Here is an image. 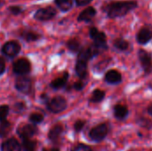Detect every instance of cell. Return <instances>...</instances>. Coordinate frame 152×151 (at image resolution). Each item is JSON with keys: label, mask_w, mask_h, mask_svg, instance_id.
I'll return each instance as SVG.
<instances>
[{"label": "cell", "mask_w": 152, "mask_h": 151, "mask_svg": "<svg viewBox=\"0 0 152 151\" xmlns=\"http://www.w3.org/2000/svg\"><path fill=\"white\" fill-rule=\"evenodd\" d=\"M63 133V127L61 125H55L52 127L48 133V138L52 142H57Z\"/></svg>", "instance_id": "5bb4252c"}, {"label": "cell", "mask_w": 152, "mask_h": 151, "mask_svg": "<svg viewBox=\"0 0 152 151\" xmlns=\"http://www.w3.org/2000/svg\"><path fill=\"white\" fill-rule=\"evenodd\" d=\"M148 112H149V114L152 117V104H151L150 107L148 108Z\"/></svg>", "instance_id": "e575fe53"}, {"label": "cell", "mask_w": 152, "mask_h": 151, "mask_svg": "<svg viewBox=\"0 0 152 151\" xmlns=\"http://www.w3.org/2000/svg\"><path fill=\"white\" fill-rule=\"evenodd\" d=\"M96 14V11L94 7H88L86 10H84L78 16L77 20L78 21H90Z\"/></svg>", "instance_id": "2e32d148"}, {"label": "cell", "mask_w": 152, "mask_h": 151, "mask_svg": "<svg viewBox=\"0 0 152 151\" xmlns=\"http://www.w3.org/2000/svg\"><path fill=\"white\" fill-rule=\"evenodd\" d=\"M67 45L69 49L71 50L72 52H77L80 48V43L77 39H70L68 42Z\"/></svg>", "instance_id": "cb8c5ba5"}, {"label": "cell", "mask_w": 152, "mask_h": 151, "mask_svg": "<svg viewBox=\"0 0 152 151\" xmlns=\"http://www.w3.org/2000/svg\"><path fill=\"white\" fill-rule=\"evenodd\" d=\"M71 151H92V148L88 145H86V144H83V143H79V144H77Z\"/></svg>", "instance_id": "4316f807"}, {"label": "cell", "mask_w": 152, "mask_h": 151, "mask_svg": "<svg viewBox=\"0 0 152 151\" xmlns=\"http://www.w3.org/2000/svg\"><path fill=\"white\" fill-rule=\"evenodd\" d=\"M90 36L94 42V46H96L98 49L107 48L106 36L104 33L100 32L96 28H92L90 29Z\"/></svg>", "instance_id": "5b68a950"}, {"label": "cell", "mask_w": 152, "mask_h": 151, "mask_svg": "<svg viewBox=\"0 0 152 151\" xmlns=\"http://www.w3.org/2000/svg\"><path fill=\"white\" fill-rule=\"evenodd\" d=\"M68 77H69V74L65 72L61 77H60L54 79V80L51 83V86H52L53 89H61V88L64 87L65 85L67 84Z\"/></svg>", "instance_id": "ac0fdd59"}, {"label": "cell", "mask_w": 152, "mask_h": 151, "mask_svg": "<svg viewBox=\"0 0 152 151\" xmlns=\"http://www.w3.org/2000/svg\"><path fill=\"white\" fill-rule=\"evenodd\" d=\"M56 4L61 11H69L73 4V0H55Z\"/></svg>", "instance_id": "ffe728a7"}, {"label": "cell", "mask_w": 152, "mask_h": 151, "mask_svg": "<svg viewBox=\"0 0 152 151\" xmlns=\"http://www.w3.org/2000/svg\"><path fill=\"white\" fill-rule=\"evenodd\" d=\"M2 3H3V2H2V0H0V4H2Z\"/></svg>", "instance_id": "74e56055"}, {"label": "cell", "mask_w": 152, "mask_h": 151, "mask_svg": "<svg viewBox=\"0 0 152 151\" xmlns=\"http://www.w3.org/2000/svg\"><path fill=\"white\" fill-rule=\"evenodd\" d=\"M42 151H51V150H46V149H44Z\"/></svg>", "instance_id": "8d00e7d4"}, {"label": "cell", "mask_w": 152, "mask_h": 151, "mask_svg": "<svg viewBox=\"0 0 152 151\" xmlns=\"http://www.w3.org/2000/svg\"><path fill=\"white\" fill-rule=\"evenodd\" d=\"M10 12L12 13V14H14V15H17V14H19L20 12H21V11H22V9L20 8V7H19V6H12V7H10Z\"/></svg>", "instance_id": "4dcf8cb0"}, {"label": "cell", "mask_w": 152, "mask_h": 151, "mask_svg": "<svg viewBox=\"0 0 152 151\" xmlns=\"http://www.w3.org/2000/svg\"><path fill=\"white\" fill-rule=\"evenodd\" d=\"M1 151H21V146L15 138H10L2 143Z\"/></svg>", "instance_id": "7c38bea8"}, {"label": "cell", "mask_w": 152, "mask_h": 151, "mask_svg": "<svg viewBox=\"0 0 152 151\" xmlns=\"http://www.w3.org/2000/svg\"><path fill=\"white\" fill-rule=\"evenodd\" d=\"M67 108V101L63 97L57 96L47 103V109L53 113H61Z\"/></svg>", "instance_id": "277c9868"}, {"label": "cell", "mask_w": 152, "mask_h": 151, "mask_svg": "<svg viewBox=\"0 0 152 151\" xmlns=\"http://www.w3.org/2000/svg\"><path fill=\"white\" fill-rule=\"evenodd\" d=\"M51 151H60V150L58 148H53L51 149Z\"/></svg>", "instance_id": "d590c367"}, {"label": "cell", "mask_w": 152, "mask_h": 151, "mask_svg": "<svg viewBox=\"0 0 152 151\" xmlns=\"http://www.w3.org/2000/svg\"><path fill=\"white\" fill-rule=\"evenodd\" d=\"M137 4L133 1L129 2H115L105 7V12L110 18H116L126 15L130 11L134 10Z\"/></svg>", "instance_id": "7a4b0ae2"}, {"label": "cell", "mask_w": 152, "mask_h": 151, "mask_svg": "<svg viewBox=\"0 0 152 151\" xmlns=\"http://www.w3.org/2000/svg\"><path fill=\"white\" fill-rule=\"evenodd\" d=\"M114 115L117 119L123 120L128 115V109L126 106L118 104L114 107Z\"/></svg>", "instance_id": "e0dca14e"}, {"label": "cell", "mask_w": 152, "mask_h": 151, "mask_svg": "<svg viewBox=\"0 0 152 151\" xmlns=\"http://www.w3.org/2000/svg\"><path fill=\"white\" fill-rule=\"evenodd\" d=\"M55 14H56V11L53 7L41 8L36 12L35 19L41 20V21H45V20H48L53 19L55 16Z\"/></svg>", "instance_id": "9c48e42d"}, {"label": "cell", "mask_w": 152, "mask_h": 151, "mask_svg": "<svg viewBox=\"0 0 152 151\" xmlns=\"http://www.w3.org/2000/svg\"><path fill=\"white\" fill-rule=\"evenodd\" d=\"M21 148L24 151H37V142L30 139H23Z\"/></svg>", "instance_id": "d6986e66"}, {"label": "cell", "mask_w": 152, "mask_h": 151, "mask_svg": "<svg viewBox=\"0 0 152 151\" xmlns=\"http://www.w3.org/2000/svg\"><path fill=\"white\" fill-rule=\"evenodd\" d=\"M139 60L141 61V64L142 68L144 69L145 72L149 73L152 69V56L151 53L145 50H140L139 53Z\"/></svg>", "instance_id": "8fae6325"}, {"label": "cell", "mask_w": 152, "mask_h": 151, "mask_svg": "<svg viewBox=\"0 0 152 151\" xmlns=\"http://www.w3.org/2000/svg\"><path fill=\"white\" fill-rule=\"evenodd\" d=\"M109 133V128L106 124H101L95 127H94L90 133L89 137L94 142H102L104 140Z\"/></svg>", "instance_id": "3957f363"}, {"label": "cell", "mask_w": 152, "mask_h": 151, "mask_svg": "<svg viewBox=\"0 0 152 151\" xmlns=\"http://www.w3.org/2000/svg\"><path fill=\"white\" fill-rule=\"evenodd\" d=\"M38 132L36 125H23L17 129V134L23 139H30Z\"/></svg>", "instance_id": "8992f818"}, {"label": "cell", "mask_w": 152, "mask_h": 151, "mask_svg": "<svg viewBox=\"0 0 152 151\" xmlns=\"http://www.w3.org/2000/svg\"><path fill=\"white\" fill-rule=\"evenodd\" d=\"M83 87H84V84H83L82 82H77V83H75V85H74V88H75L76 90H82Z\"/></svg>", "instance_id": "836d02e7"}, {"label": "cell", "mask_w": 152, "mask_h": 151, "mask_svg": "<svg viewBox=\"0 0 152 151\" xmlns=\"http://www.w3.org/2000/svg\"><path fill=\"white\" fill-rule=\"evenodd\" d=\"M12 69L17 75H25L30 70V63L27 59H20L13 63Z\"/></svg>", "instance_id": "ba28073f"}, {"label": "cell", "mask_w": 152, "mask_h": 151, "mask_svg": "<svg viewBox=\"0 0 152 151\" xmlns=\"http://www.w3.org/2000/svg\"><path fill=\"white\" fill-rule=\"evenodd\" d=\"M24 109H25V105H24V103L20 102V103L15 104V106H14V110H15V112H17V113L23 112Z\"/></svg>", "instance_id": "f546056e"}, {"label": "cell", "mask_w": 152, "mask_h": 151, "mask_svg": "<svg viewBox=\"0 0 152 151\" xmlns=\"http://www.w3.org/2000/svg\"><path fill=\"white\" fill-rule=\"evenodd\" d=\"M105 97V93L103 91L101 90H95L94 91L92 97L90 98V101L94 102V103H97V102H101Z\"/></svg>", "instance_id": "7402d4cb"}, {"label": "cell", "mask_w": 152, "mask_h": 151, "mask_svg": "<svg viewBox=\"0 0 152 151\" xmlns=\"http://www.w3.org/2000/svg\"><path fill=\"white\" fill-rule=\"evenodd\" d=\"M99 49L94 47H90L80 51L78 54V59L76 65V72L80 78H85L87 75V61L98 53Z\"/></svg>", "instance_id": "6da1fadb"}, {"label": "cell", "mask_w": 152, "mask_h": 151, "mask_svg": "<svg viewBox=\"0 0 152 151\" xmlns=\"http://www.w3.org/2000/svg\"><path fill=\"white\" fill-rule=\"evenodd\" d=\"M23 37L27 41H35L39 37V36L36 33H33V32H27L23 35Z\"/></svg>", "instance_id": "83f0119b"}, {"label": "cell", "mask_w": 152, "mask_h": 151, "mask_svg": "<svg viewBox=\"0 0 152 151\" xmlns=\"http://www.w3.org/2000/svg\"><path fill=\"white\" fill-rule=\"evenodd\" d=\"M105 80L109 84H113V85L118 84L122 80V76L118 71L112 69L107 72V74L105 75Z\"/></svg>", "instance_id": "9a60e30c"}, {"label": "cell", "mask_w": 152, "mask_h": 151, "mask_svg": "<svg viewBox=\"0 0 152 151\" xmlns=\"http://www.w3.org/2000/svg\"><path fill=\"white\" fill-rule=\"evenodd\" d=\"M92 0H76V3L77 5L79 6H83V5H86V4H88Z\"/></svg>", "instance_id": "d6a6232c"}, {"label": "cell", "mask_w": 152, "mask_h": 151, "mask_svg": "<svg viewBox=\"0 0 152 151\" xmlns=\"http://www.w3.org/2000/svg\"><path fill=\"white\" fill-rule=\"evenodd\" d=\"M29 120L33 124L37 125V124H40L44 120V117H43V115H41L39 113H33L29 116Z\"/></svg>", "instance_id": "d4e9b609"}, {"label": "cell", "mask_w": 152, "mask_h": 151, "mask_svg": "<svg viewBox=\"0 0 152 151\" xmlns=\"http://www.w3.org/2000/svg\"><path fill=\"white\" fill-rule=\"evenodd\" d=\"M9 113V107L7 105L0 106V122L6 120V117Z\"/></svg>", "instance_id": "484cf974"}, {"label": "cell", "mask_w": 152, "mask_h": 151, "mask_svg": "<svg viewBox=\"0 0 152 151\" xmlns=\"http://www.w3.org/2000/svg\"><path fill=\"white\" fill-rule=\"evenodd\" d=\"M15 87L19 92H20L24 94H28L31 92V88H32L31 80L28 77H20L17 78V80L15 82Z\"/></svg>", "instance_id": "52a82bcc"}, {"label": "cell", "mask_w": 152, "mask_h": 151, "mask_svg": "<svg viewBox=\"0 0 152 151\" xmlns=\"http://www.w3.org/2000/svg\"><path fill=\"white\" fill-rule=\"evenodd\" d=\"M85 125H86V122L85 121H83V120H77L75 123V125H74V129H75L76 133H79L80 131H82V129L84 128Z\"/></svg>", "instance_id": "f1b7e54d"}, {"label": "cell", "mask_w": 152, "mask_h": 151, "mask_svg": "<svg viewBox=\"0 0 152 151\" xmlns=\"http://www.w3.org/2000/svg\"><path fill=\"white\" fill-rule=\"evenodd\" d=\"M20 50V44L15 41H9L5 43L2 48V52L7 57H14L16 56Z\"/></svg>", "instance_id": "30bf717a"}, {"label": "cell", "mask_w": 152, "mask_h": 151, "mask_svg": "<svg viewBox=\"0 0 152 151\" xmlns=\"http://www.w3.org/2000/svg\"><path fill=\"white\" fill-rule=\"evenodd\" d=\"M5 69V63H4V61L3 58L0 57V75H2L4 73Z\"/></svg>", "instance_id": "1f68e13d"}, {"label": "cell", "mask_w": 152, "mask_h": 151, "mask_svg": "<svg viewBox=\"0 0 152 151\" xmlns=\"http://www.w3.org/2000/svg\"><path fill=\"white\" fill-rule=\"evenodd\" d=\"M114 45L116 48L119 49V50H122V51H125L128 48V43L122 39V38H118V39H116L114 41Z\"/></svg>", "instance_id": "603a6c76"}, {"label": "cell", "mask_w": 152, "mask_h": 151, "mask_svg": "<svg viewBox=\"0 0 152 151\" xmlns=\"http://www.w3.org/2000/svg\"><path fill=\"white\" fill-rule=\"evenodd\" d=\"M10 130H11V124L8 121L4 120L0 122V138L5 137L9 133Z\"/></svg>", "instance_id": "44dd1931"}, {"label": "cell", "mask_w": 152, "mask_h": 151, "mask_svg": "<svg viewBox=\"0 0 152 151\" xmlns=\"http://www.w3.org/2000/svg\"><path fill=\"white\" fill-rule=\"evenodd\" d=\"M152 38V30L149 28H142L137 34V41L141 44H145Z\"/></svg>", "instance_id": "4fadbf2b"}, {"label": "cell", "mask_w": 152, "mask_h": 151, "mask_svg": "<svg viewBox=\"0 0 152 151\" xmlns=\"http://www.w3.org/2000/svg\"><path fill=\"white\" fill-rule=\"evenodd\" d=\"M151 87H152V86H151Z\"/></svg>", "instance_id": "f35d334b"}]
</instances>
